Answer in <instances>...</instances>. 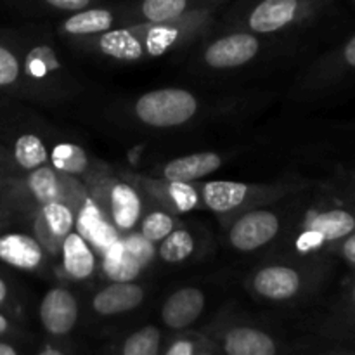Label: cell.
Segmentation results:
<instances>
[{
    "instance_id": "6da1fadb",
    "label": "cell",
    "mask_w": 355,
    "mask_h": 355,
    "mask_svg": "<svg viewBox=\"0 0 355 355\" xmlns=\"http://www.w3.org/2000/svg\"><path fill=\"white\" fill-rule=\"evenodd\" d=\"M198 189L203 207L229 220L241 211L266 207L286 194V187L281 184H245L234 180H210L198 186Z\"/></svg>"
},
{
    "instance_id": "7a4b0ae2",
    "label": "cell",
    "mask_w": 355,
    "mask_h": 355,
    "mask_svg": "<svg viewBox=\"0 0 355 355\" xmlns=\"http://www.w3.org/2000/svg\"><path fill=\"white\" fill-rule=\"evenodd\" d=\"M201 111L198 97L191 90L165 87L142 94L132 106L139 123L149 128H177L191 123Z\"/></svg>"
},
{
    "instance_id": "3957f363",
    "label": "cell",
    "mask_w": 355,
    "mask_h": 355,
    "mask_svg": "<svg viewBox=\"0 0 355 355\" xmlns=\"http://www.w3.org/2000/svg\"><path fill=\"white\" fill-rule=\"evenodd\" d=\"M315 0H252L239 10L234 28L259 37H270L290 30L314 9Z\"/></svg>"
},
{
    "instance_id": "277c9868",
    "label": "cell",
    "mask_w": 355,
    "mask_h": 355,
    "mask_svg": "<svg viewBox=\"0 0 355 355\" xmlns=\"http://www.w3.org/2000/svg\"><path fill=\"white\" fill-rule=\"evenodd\" d=\"M281 234V214L274 208L257 207L241 211L227 225L229 246L236 252L253 253L272 245Z\"/></svg>"
},
{
    "instance_id": "5b68a950",
    "label": "cell",
    "mask_w": 355,
    "mask_h": 355,
    "mask_svg": "<svg viewBox=\"0 0 355 355\" xmlns=\"http://www.w3.org/2000/svg\"><path fill=\"white\" fill-rule=\"evenodd\" d=\"M263 49L262 37L246 30L234 28L229 33L208 42L201 52V59L210 69L227 71L250 64Z\"/></svg>"
},
{
    "instance_id": "8992f818",
    "label": "cell",
    "mask_w": 355,
    "mask_h": 355,
    "mask_svg": "<svg viewBox=\"0 0 355 355\" xmlns=\"http://www.w3.org/2000/svg\"><path fill=\"white\" fill-rule=\"evenodd\" d=\"M227 0H134L121 6V26L168 23L200 10H218Z\"/></svg>"
},
{
    "instance_id": "52a82bcc",
    "label": "cell",
    "mask_w": 355,
    "mask_h": 355,
    "mask_svg": "<svg viewBox=\"0 0 355 355\" xmlns=\"http://www.w3.org/2000/svg\"><path fill=\"white\" fill-rule=\"evenodd\" d=\"M304 286V277L297 267L283 262L263 263L252 272L248 288L259 300L283 304L297 298Z\"/></svg>"
},
{
    "instance_id": "ba28073f",
    "label": "cell",
    "mask_w": 355,
    "mask_h": 355,
    "mask_svg": "<svg viewBox=\"0 0 355 355\" xmlns=\"http://www.w3.org/2000/svg\"><path fill=\"white\" fill-rule=\"evenodd\" d=\"M73 182L69 175L58 172L54 166L44 165L37 170L28 172L24 179L14 186L12 194L17 200H28L37 208L52 201H68L71 198Z\"/></svg>"
},
{
    "instance_id": "9c48e42d",
    "label": "cell",
    "mask_w": 355,
    "mask_h": 355,
    "mask_svg": "<svg viewBox=\"0 0 355 355\" xmlns=\"http://www.w3.org/2000/svg\"><path fill=\"white\" fill-rule=\"evenodd\" d=\"M75 229V210L68 201H52L38 208L35 217V238L44 252L59 255L66 236Z\"/></svg>"
},
{
    "instance_id": "30bf717a",
    "label": "cell",
    "mask_w": 355,
    "mask_h": 355,
    "mask_svg": "<svg viewBox=\"0 0 355 355\" xmlns=\"http://www.w3.org/2000/svg\"><path fill=\"white\" fill-rule=\"evenodd\" d=\"M106 203L104 215L121 236L132 232L142 218V200L137 187L128 180H111L103 196Z\"/></svg>"
},
{
    "instance_id": "8fae6325",
    "label": "cell",
    "mask_w": 355,
    "mask_h": 355,
    "mask_svg": "<svg viewBox=\"0 0 355 355\" xmlns=\"http://www.w3.org/2000/svg\"><path fill=\"white\" fill-rule=\"evenodd\" d=\"M38 315L49 335L66 336L78 322V300L66 286H54L42 298Z\"/></svg>"
},
{
    "instance_id": "7c38bea8",
    "label": "cell",
    "mask_w": 355,
    "mask_h": 355,
    "mask_svg": "<svg viewBox=\"0 0 355 355\" xmlns=\"http://www.w3.org/2000/svg\"><path fill=\"white\" fill-rule=\"evenodd\" d=\"M134 182L141 186V189L149 198L156 201L163 210L170 214H187L196 210L201 203L200 189L194 184L173 182L165 179H148V177H134Z\"/></svg>"
},
{
    "instance_id": "4fadbf2b",
    "label": "cell",
    "mask_w": 355,
    "mask_h": 355,
    "mask_svg": "<svg viewBox=\"0 0 355 355\" xmlns=\"http://www.w3.org/2000/svg\"><path fill=\"white\" fill-rule=\"evenodd\" d=\"M355 229V218L345 210H328L314 215L305 224L304 232L297 239V250L305 253L312 248H318L326 241H336Z\"/></svg>"
},
{
    "instance_id": "5bb4252c",
    "label": "cell",
    "mask_w": 355,
    "mask_h": 355,
    "mask_svg": "<svg viewBox=\"0 0 355 355\" xmlns=\"http://www.w3.org/2000/svg\"><path fill=\"white\" fill-rule=\"evenodd\" d=\"M118 26H121V7L92 6L69 14L59 24V33L80 40V38L94 37V35L104 33Z\"/></svg>"
},
{
    "instance_id": "9a60e30c",
    "label": "cell",
    "mask_w": 355,
    "mask_h": 355,
    "mask_svg": "<svg viewBox=\"0 0 355 355\" xmlns=\"http://www.w3.org/2000/svg\"><path fill=\"white\" fill-rule=\"evenodd\" d=\"M207 305V295L198 286H184L168 295L162 305V321L166 328L180 329L191 328L201 318Z\"/></svg>"
},
{
    "instance_id": "2e32d148",
    "label": "cell",
    "mask_w": 355,
    "mask_h": 355,
    "mask_svg": "<svg viewBox=\"0 0 355 355\" xmlns=\"http://www.w3.org/2000/svg\"><path fill=\"white\" fill-rule=\"evenodd\" d=\"M222 165H224V158L218 153H193V155L170 159L159 168L158 177L165 180H173V182L194 184L217 172Z\"/></svg>"
},
{
    "instance_id": "e0dca14e",
    "label": "cell",
    "mask_w": 355,
    "mask_h": 355,
    "mask_svg": "<svg viewBox=\"0 0 355 355\" xmlns=\"http://www.w3.org/2000/svg\"><path fill=\"white\" fill-rule=\"evenodd\" d=\"M146 298V291L141 284L134 283H110L101 288L90 300V307L96 314L111 315L127 314L141 307Z\"/></svg>"
},
{
    "instance_id": "ac0fdd59",
    "label": "cell",
    "mask_w": 355,
    "mask_h": 355,
    "mask_svg": "<svg viewBox=\"0 0 355 355\" xmlns=\"http://www.w3.org/2000/svg\"><path fill=\"white\" fill-rule=\"evenodd\" d=\"M75 231L82 234L90 246H96L101 253L106 252L114 241L121 238L99 205L90 200H85L83 205H80L78 215L75 217Z\"/></svg>"
},
{
    "instance_id": "d6986e66",
    "label": "cell",
    "mask_w": 355,
    "mask_h": 355,
    "mask_svg": "<svg viewBox=\"0 0 355 355\" xmlns=\"http://www.w3.org/2000/svg\"><path fill=\"white\" fill-rule=\"evenodd\" d=\"M45 252L33 236L7 232L0 236V260L21 270H37L44 263Z\"/></svg>"
},
{
    "instance_id": "ffe728a7",
    "label": "cell",
    "mask_w": 355,
    "mask_h": 355,
    "mask_svg": "<svg viewBox=\"0 0 355 355\" xmlns=\"http://www.w3.org/2000/svg\"><path fill=\"white\" fill-rule=\"evenodd\" d=\"M225 355H277V343L269 333L253 326H232L222 336Z\"/></svg>"
},
{
    "instance_id": "44dd1931",
    "label": "cell",
    "mask_w": 355,
    "mask_h": 355,
    "mask_svg": "<svg viewBox=\"0 0 355 355\" xmlns=\"http://www.w3.org/2000/svg\"><path fill=\"white\" fill-rule=\"evenodd\" d=\"M61 262L66 276L73 281H85L96 272L97 259L89 243L73 229L61 245Z\"/></svg>"
},
{
    "instance_id": "7402d4cb",
    "label": "cell",
    "mask_w": 355,
    "mask_h": 355,
    "mask_svg": "<svg viewBox=\"0 0 355 355\" xmlns=\"http://www.w3.org/2000/svg\"><path fill=\"white\" fill-rule=\"evenodd\" d=\"M144 267L127 250L121 238L103 253V272L111 283H130L141 276Z\"/></svg>"
},
{
    "instance_id": "603a6c76",
    "label": "cell",
    "mask_w": 355,
    "mask_h": 355,
    "mask_svg": "<svg viewBox=\"0 0 355 355\" xmlns=\"http://www.w3.org/2000/svg\"><path fill=\"white\" fill-rule=\"evenodd\" d=\"M196 236L191 229L175 227L163 241L158 243L156 255L165 263H184L196 252Z\"/></svg>"
},
{
    "instance_id": "cb8c5ba5",
    "label": "cell",
    "mask_w": 355,
    "mask_h": 355,
    "mask_svg": "<svg viewBox=\"0 0 355 355\" xmlns=\"http://www.w3.org/2000/svg\"><path fill=\"white\" fill-rule=\"evenodd\" d=\"M12 158L21 170L31 172V170L47 165L51 155L47 151V146L37 134H23L14 142Z\"/></svg>"
},
{
    "instance_id": "d4e9b609",
    "label": "cell",
    "mask_w": 355,
    "mask_h": 355,
    "mask_svg": "<svg viewBox=\"0 0 355 355\" xmlns=\"http://www.w3.org/2000/svg\"><path fill=\"white\" fill-rule=\"evenodd\" d=\"M52 166L64 175H80L89 166V158L85 151L75 144H58L51 155Z\"/></svg>"
},
{
    "instance_id": "484cf974",
    "label": "cell",
    "mask_w": 355,
    "mask_h": 355,
    "mask_svg": "<svg viewBox=\"0 0 355 355\" xmlns=\"http://www.w3.org/2000/svg\"><path fill=\"white\" fill-rule=\"evenodd\" d=\"M162 331L156 326H144L132 333L121 347V355H159Z\"/></svg>"
},
{
    "instance_id": "4316f807",
    "label": "cell",
    "mask_w": 355,
    "mask_h": 355,
    "mask_svg": "<svg viewBox=\"0 0 355 355\" xmlns=\"http://www.w3.org/2000/svg\"><path fill=\"white\" fill-rule=\"evenodd\" d=\"M177 227V222L173 214L166 210H153L141 218V234L148 241L158 245L159 241L166 238L173 229Z\"/></svg>"
},
{
    "instance_id": "83f0119b",
    "label": "cell",
    "mask_w": 355,
    "mask_h": 355,
    "mask_svg": "<svg viewBox=\"0 0 355 355\" xmlns=\"http://www.w3.org/2000/svg\"><path fill=\"white\" fill-rule=\"evenodd\" d=\"M23 64L12 49L0 44V89L16 85L21 80Z\"/></svg>"
},
{
    "instance_id": "f1b7e54d",
    "label": "cell",
    "mask_w": 355,
    "mask_h": 355,
    "mask_svg": "<svg viewBox=\"0 0 355 355\" xmlns=\"http://www.w3.org/2000/svg\"><path fill=\"white\" fill-rule=\"evenodd\" d=\"M121 241L125 243L128 252L135 257V260H137L142 267L151 263L153 259H155L156 255L155 243L148 241L141 232H127V234L121 236Z\"/></svg>"
},
{
    "instance_id": "f546056e",
    "label": "cell",
    "mask_w": 355,
    "mask_h": 355,
    "mask_svg": "<svg viewBox=\"0 0 355 355\" xmlns=\"http://www.w3.org/2000/svg\"><path fill=\"white\" fill-rule=\"evenodd\" d=\"M49 9L61 10V12H76V10L87 9V7L97 6L99 0H35Z\"/></svg>"
},
{
    "instance_id": "4dcf8cb0",
    "label": "cell",
    "mask_w": 355,
    "mask_h": 355,
    "mask_svg": "<svg viewBox=\"0 0 355 355\" xmlns=\"http://www.w3.org/2000/svg\"><path fill=\"white\" fill-rule=\"evenodd\" d=\"M165 355H196V345L191 338H179L168 347Z\"/></svg>"
},
{
    "instance_id": "1f68e13d",
    "label": "cell",
    "mask_w": 355,
    "mask_h": 355,
    "mask_svg": "<svg viewBox=\"0 0 355 355\" xmlns=\"http://www.w3.org/2000/svg\"><path fill=\"white\" fill-rule=\"evenodd\" d=\"M343 255L350 263H355V234L350 236L343 245Z\"/></svg>"
},
{
    "instance_id": "d6a6232c",
    "label": "cell",
    "mask_w": 355,
    "mask_h": 355,
    "mask_svg": "<svg viewBox=\"0 0 355 355\" xmlns=\"http://www.w3.org/2000/svg\"><path fill=\"white\" fill-rule=\"evenodd\" d=\"M343 55H345V61L349 62L350 66L355 68V37L350 38L349 44L345 45V51H343Z\"/></svg>"
},
{
    "instance_id": "836d02e7",
    "label": "cell",
    "mask_w": 355,
    "mask_h": 355,
    "mask_svg": "<svg viewBox=\"0 0 355 355\" xmlns=\"http://www.w3.org/2000/svg\"><path fill=\"white\" fill-rule=\"evenodd\" d=\"M7 298H9V288H7L6 281L0 277V305H3L7 302Z\"/></svg>"
},
{
    "instance_id": "e575fe53",
    "label": "cell",
    "mask_w": 355,
    "mask_h": 355,
    "mask_svg": "<svg viewBox=\"0 0 355 355\" xmlns=\"http://www.w3.org/2000/svg\"><path fill=\"white\" fill-rule=\"evenodd\" d=\"M0 355H17V352L12 345H9V343L0 342Z\"/></svg>"
},
{
    "instance_id": "d590c367",
    "label": "cell",
    "mask_w": 355,
    "mask_h": 355,
    "mask_svg": "<svg viewBox=\"0 0 355 355\" xmlns=\"http://www.w3.org/2000/svg\"><path fill=\"white\" fill-rule=\"evenodd\" d=\"M9 329H10L9 321H7L6 315H3L2 312H0V335H6V333L9 331Z\"/></svg>"
},
{
    "instance_id": "8d00e7d4",
    "label": "cell",
    "mask_w": 355,
    "mask_h": 355,
    "mask_svg": "<svg viewBox=\"0 0 355 355\" xmlns=\"http://www.w3.org/2000/svg\"><path fill=\"white\" fill-rule=\"evenodd\" d=\"M38 355H66V354H62L61 350L55 349V347H45V349Z\"/></svg>"
},
{
    "instance_id": "74e56055",
    "label": "cell",
    "mask_w": 355,
    "mask_h": 355,
    "mask_svg": "<svg viewBox=\"0 0 355 355\" xmlns=\"http://www.w3.org/2000/svg\"><path fill=\"white\" fill-rule=\"evenodd\" d=\"M354 304H355V290H354Z\"/></svg>"
},
{
    "instance_id": "f35d334b",
    "label": "cell",
    "mask_w": 355,
    "mask_h": 355,
    "mask_svg": "<svg viewBox=\"0 0 355 355\" xmlns=\"http://www.w3.org/2000/svg\"><path fill=\"white\" fill-rule=\"evenodd\" d=\"M200 355H210V354H200Z\"/></svg>"
}]
</instances>
